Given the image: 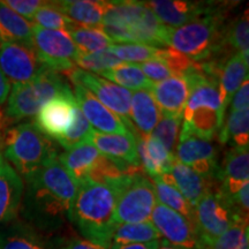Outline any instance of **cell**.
Masks as SVG:
<instances>
[{"label":"cell","instance_id":"obj_2","mask_svg":"<svg viewBox=\"0 0 249 249\" xmlns=\"http://www.w3.org/2000/svg\"><path fill=\"white\" fill-rule=\"evenodd\" d=\"M116 201V193L111 187L89 179L81 180L70 220L75 224L83 239L110 249L118 225Z\"/></svg>","mask_w":249,"mask_h":249},{"label":"cell","instance_id":"obj_6","mask_svg":"<svg viewBox=\"0 0 249 249\" xmlns=\"http://www.w3.org/2000/svg\"><path fill=\"white\" fill-rule=\"evenodd\" d=\"M70 90V85L61 74L45 67L33 80L13 85L7 98L5 119L17 123L36 116L49 101Z\"/></svg>","mask_w":249,"mask_h":249},{"label":"cell","instance_id":"obj_34","mask_svg":"<svg viewBox=\"0 0 249 249\" xmlns=\"http://www.w3.org/2000/svg\"><path fill=\"white\" fill-rule=\"evenodd\" d=\"M33 21L35 26L49 30H58L70 34L77 24L68 18L59 8L57 1H45L36 12Z\"/></svg>","mask_w":249,"mask_h":249},{"label":"cell","instance_id":"obj_3","mask_svg":"<svg viewBox=\"0 0 249 249\" xmlns=\"http://www.w3.org/2000/svg\"><path fill=\"white\" fill-rule=\"evenodd\" d=\"M28 197L42 213L59 219L71 218L79 182L54 158L26 178Z\"/></svg>","mask_w":249,"mask_h":249},{"label":"cell","instance_id":"obj_19","mask_svg":"<svg viewBox=\"0 0 249 249\" xmlns=\"http://www.w3.org/2000/svg\"><path fill=\"white\" fill-rule=\"evenodd\" d=\"M89 139L102 155L133 166L142 167L139 160L136 139L133 133L105 134L92 129Z\"/></svg>","mask_w":249,"mask_h":249},{"label":"cell","instance_id":"obj_49","mask_svg":"<svg viewBox=\"0 0 249 249\" xmlns=\"http://www.w3.org/2000/svg\"><path fill=\"white\" fill-rule=\"evenodd\" d=\"M0 44H1V42H0Z\"/></svg>","mask_w":249,"mask_h":249},{"label":"cell","instance_id":"obj_31","mask_svg":"<svg viewBox=\"0 0 249 249\" xmlns=\"http://www.w3.org/2000/svg\"><path fill=\"white\" fill-rule=\"evenodd\" d=\"M220 143H229L233 148L249 145V111H231L226 124L219 134Z\"/></svg>","mask_w":249,"mask_h":249},{"label":"cell","instance_id":"obj_25","mask_svg":"<svg viewBox=\"0 0 249 249\" xmlns=\"http://www.w3.org/2000/svg\"><path fill=\"white\" fill-rule=\"evenodd\" d=\"M101 156V152L97 150V148L92 144L88 138L76 144L75 147L59 155L58 160L64 165L65 169L73 176V178L77 182H80L81 180L87 178V176L97 163Z\"/></svg>","mask_w":249,"mask_h":249},{"label":"cell","instance_id":"obj_24","mask_svg":"<svg viewBox=\"0 0 249 249\" xmlns=\"http://www.w3.org/2000/svg\"><path fill=\"white\" fill-rule=\"evenodd\" d=\"M130 118L134 123L135 135L147 136L152 133L160 118V111L150 90H138L132 93Z\"/></svg>","mask_w":249,"mask_h":249},{"label":"cell","instance_id":"obj_40","mask_svg":"<svg viewBox=\"0 0 249 249\" xmlns=\"http://www.w3.org/2000/svg\"><path fill=\"white\" fill-rule=\"evenodd\" d=\"M91 124H89V121L86 119V117L83 116L82 112L80 111L77 104L74 108V121L71 124V126L68 128V130L60 139L57 140V142L61 145L62 148H65L66 150H70L73 147H75L76 144H79L82 141H85L86 139L89 138L90 133L92 132Z\"/></svg>","mask_w":249,"mask_h":249},{"label":"cell","instance_id":"obj_42","mask_svg":"<svg viewBox=\"0 0 249 249\" xmlns=\"http://www.w3.org/2000/svg\"><path fill=\"white\" fill-rule=\"evenodd\" d=\"M141 71H143L145 76L148 77L149 81L152 83L161 82V81L169 79V77L174 76L173 73L169 70V67L161 62L160 60L154 59V60H149L139 65Z\"/></svg>","mask_w":249,"mask_h":249},{"label":"cell","instance_id":"obj_23","mask_svg":"<svg viewBox=\"0 0 249 249\" xmlns=\"http://www.w3.org/2000/svg\"><path fill=\"white\" fill-rule=\"evenodd\" d=\"M224 114L208 107H198L182 113L183 124L180 135L213 140L224 124Z\"/></svg>","mask_w":249,"mask_h":249},{"label":"cell","instance_id":"obj_33","mask_svg":"<svg viewBox=\"0 0 249 249\" xmlns=\"http://www.w3.org/2000/svg\"><path fill=\"white\" fill-rule=\"evenodd\" d=\"M68 35L76 48L85 53H96L104 51L114 44V42L101 28L76 26Z\"/></svg>","mask_w":249,"mask_h":249},{"label":"cell","instance_id":"obj_22","mask_svg":"<svg viewBox=\"0 0 249 249\" xmlns=\"http://www.w3.org/2000/svg\"><path fill=\"white\" fill-rule=\"evenodd\" d=\"M171 174H172L178 191L192 204L193 208L197 204V202L203 196L217 192L219 189L214 183L216 180L196 173L191 167L186 166L177 160H174Z\"/></svg>","mask_w":249,"mask_h":249},{"label":"cell","instance_id":"obj_30","mask_svg":"<svg viewBox=\"0 0 249 249\" xmlns=\"http://www.w3.org/2000/svg\"><path fill=\"white\" fill-rule=\"evenodd\" d=\"M101 77L127 90H150L152 87L151 81L148 80L136 64H121L107 71H103Z\"/></svg>","mask_w":249,"mask_h":249},{"label":"cell","instance_id":"obj_29","mask_svg":"<svg viewBox=\"0 0 249 249\" xmlns=\"http://www.w3.org/2000/svg\"><path fill=\"white\" fill-rule=\"evenodd\" d=\"M160 232L150 220L143 223L119 224L112 235L110 248L132 244H148L160 240Z\"/></svg>","mask_w":249,"mask_h":249},{"label":"cell","instance_id":"obj_14","mask_svg":"<svg viewBox=\"0 0 249 249\" xmlns=\"http://www.w3.org/2000/svg\"><path fill=\"white\" fill-rule=\"evenodd\" d=\"M174 158L189 166L201 176L217 180L219 166L217 165V149L208 140L196 136L180 135L174 151Z\"/></svg>","mask_w":249,"mask_h":249},{"label":"cell","instance_id":"obj_45","mask_svg":"<svg viewBox=\"0 0 249 249\" xmlns=\"http://www.w3.org/2000/svg\"><path fill=\"white\" fill-rule=\"evenodd\" d=\"M64 249H107L102 246L93 244L83 238H76L70 241Z\"/></svg>","mask_w":249,"mask_h":249},{"label":"cell","instance_id":"obj_47","mask_svg":"<svg viewBox=\"0 0 249 249\" xmlns=\"http://www.w3.org/2000/svg\"><path fill=\"white\" fill-rule=\"evenodd\" d=\"M160 244V240L148 242V244H132V245H124L119 246V247H113L110 249H158Z\"/></svg>","mask_w":249,"mask_h":249},{"label":"cell","instance_id":"obj_35","mask_svg":"<svg viewBox=\"0 0 249 249\" xmlns=\"http://www.w3.org/2000/svg\"><path fill=\"white\" fill-rule=\"evenodd\" d=\"M116 54V57L121 61L128 62V64H143V62L154 60L158 58L160 54V48L136 44V43H124V44H113L108 48Z\"/></svg>","mask_w":249,"mask_h":249},{"label":"cell","instance_id":"obj_39","mask_svg":"<svg viewBox=\"0 0 249 249\" xmlns=\"http://www.w3.org/2000/svg\"><path fill=\"white\" fill-rule=\"evenodd\" d=\"M248 222L239 220L216 239L208 249H248Z\"/></svg>","mask_w":249,"mask_h":249},{"label":"cell","instance_id":"obj_18","mask_svg":"<svg viewBox=\"0 0 249 249\" xmlns=\"http://www.w3.org/2000/svg\"><path fill=\"white\" fill-rule=\"evenodd\" d=\"M23 180L0 152V224L17 217L23 195Z\"/></svg>","mask_w":249,"mask_h":249},{"label":"cell","instance_id":"obj_44","mask_svg":"<svg viewBox=\"0 0 249 249\" xmlns=\"http://www.w3.org/2000/svg\"><path fill=\"white\" fill-rule=\"evenodd\" d=\"M231 111L248 110L249 107V80L246 79L240 88L236 90L232 97Z\"/></svg>","mask_w":249,"mask_h":249},{"label":"cell","instance_id":"obj_12","mask_svg":"<svg viewBox=\"0 0 249 249\" xmlns=\"http://www.w3.org/2000/svg\"><path fill=\"white\" fill-rule=\"evenodd\" d=\"M150 222L169 244L186 249H203L195 226L185 217L157 202L152 210Z\"/></svg>","mask_w":249,"mask_h":249},{"label":"cell","instance_id":"obj_46","mask_svg":"<svg viewBox=\"0 0 249 249\" xmlns=\"http://www.w3.org/2000/svg\"><path fill=\"white\" fill-rule=\"evenodd\" d=\"M11 89V82H9L7 77L5 76V74L2 73V71L0 70V105H2L6 101H7Z\"/></svg>","mask_w":249,"mask_h":249},{"label":"cell","instance_id":"obj_9","mask_svg":"<svg viewBox=\"0 0 249 249\" xmlns=\"http://www.w3.org/2000/svg\"><path fill=\"white\" fill-rule=\"evenodd\" d=\"M33 46L40 62L50 70L66 75L75 68L80 50L67 33L44 29L34 24Z\"/></svg>","mask_w":249,"mask_h":249},{"label":"cell","instance_id":"obj_37","mask_svg":"<svg viewBox=\"0 0 249 249\" xmlns=\"http://www.w3.org/2000/svg\"><path fill=\"white\" fill-rule=\"evenodd\" d=\"M181 120L182 118L180 117H171L167 114L160 113V120H158L155 129L151 133V135H154L164 145L165 149L173 156L177 143H178Z\"/></svg>","mask_w":249,"mask_h":249},{"label":"cell","instance_id":"obj_13","mask_svg":"<svg viewBox=\"0 0 249 249\" xmlns=\"http://www.w3.org/2000/svg\"><path fill=\"white\" fill-rule=\"evenodd\" d=\"M75 105L76 101L71 90L55 96L40 108L34 124L46 138L57 141L73 124Z\"/></svg>","mask_w":249,"mask_h":249},{"label":"cell","instance_id":"obj_48","mask_svg":"<svg viewBox=\"0 0 249 249\" xmlns=\"http://www.w3.org/2000/svg\"><path fill=\"white\" fill-rule=\"evenodd\" d=\"M158 249H186V248H181V247H177V246H173L169 244L167 241H165L164 239H161L160 240V247Z\"/></svg>","mask_w":249,"mask_h":249},{"label":"cell","instance_id":"obj_27","mask_svg":"<svg viewBox=\"0 0 249 249\" xmlns=\"http://www.w3.org/2000/svg\"><path fill=\"white\" fill-rule=\"evenodd\" d=\"M33 23L0 1V42L33 45Z\"/></svg>","mask_w":249,"mask_h":249},{"label":"cell","instance_id":"obj_15","mask_svg":"<svg viewBox=\"0 0 249 249\" xmlns=\"http://www.w3.org/2000/svg\"><path fill=\"white\" fill-rule=\"evenodd\" d=\"M70 81L73 85V95L77 107L93 129L101 130V133L105 134H126L129 132L123 121L105 107L89 90H87L75 80L70 79Z\"/></svg>","mask_w":249,"mask_h":249},{"label":"cell","instance_id":"obj_20","mask_svg":"<svg viewBox=\"0 0 249 249\" xmlns=\"http://www.w3.org/2000/svg\"><path fill=\"white\" fill-rule=\"evenodd\" d=\"M150 92L160 113L182 118L188 99L189 87L183 76H172L161 82L152 83Z\"/></svg>","mask_w":249,"mask_h":249},{"label":"cell","instance_id":"obj_36","mask_svg":"<svg viewBox=\"0 0 249 249\" xmlns=\"http://www.w3.org/2000/svg\"><path fill=\"white\" fill-rule=\"evenodd\" d=\"M121 64L124 62L119 60L110 49L96 52V53H85V52L80 51L79 57L75 61V66L77 65L80 70H87L86 71H89V73L92 71V74H101L103 71H107Z\"/></svg>","mask_w":249,"mask_h":249},{"label":"cell","instance_id":"obj_41","mask_svg":"<svg viewBox=\"0 0 249 249\" xmlns=\"http://www.w3.org/2000/svg\"><path fill=\"white\" fill-rule=\"evenodd\" d=\"M0 249H48L36 236L24 232L1 231Z\"/></svg>","mask_w":249,"mask_h":249},{"label":"cell","instance_id":"obj_16","mask_svg":"<svg viewBox=\"0 0 249 249\" xmlns=\"http://www.w3.org/2000/svg\"><path fill=\"white\" fill-rule=\"evenodd\" d=\"M147 5L165 27L177 29L213 12L216 7L208 2L183 0H152Z\"/></svg>","mask_w":249,"mask_h":249},{"label":"cell","instance_id":"obj_17","mask_svg":"<svg viewBox=\"0 0 249 249\" xmlns=\"http://www.w3.org/2000/svg\"><path fill=\"white\" fill-rule=\"evenodd\" d=\"M249 178V152L247 148H232L226 152L225 160L219 166L217 180L220 181L219 192L225 198L236 194Z\"/></svg>","mask_w":249,"mask_h":249},{"label":"cell","instance_id":"obj_11","mask_svg":"<svg viewBox=\"0 0 249 249\" xmlns=\"http://www.w3.org/2000/svg\"><path fill=\"white\" fill-rule=\"evenodd\" d=\"M44 68L33 45L22 43L0 44V70L13 85L33 80Z\"/></svg>","mask_w":249,"mask_h":249},{"label":"cell","instance_id":"obj_26","mask_svg":"<svg viewBox=\"0 0 249 249\" xmlns=\"http://www.w3.org/2000/svg\"><path fill=\"white\" fill-rule=\"evenodd\" d=\"M105 2L96 0H65L57 1L62 13L80 27L99 28L105 13Z\"/></svg>","mask_w":249,"mask_h":249},{"label":"cell","instance_id":"obj_21","mask_svg":"<svg viewBox=\"0 0 249 249\" xmlns=\"http://www.w3.org/2000/svg\"><path fill=\"white\" fill-rule=\"evenodd\" d=\"M136 147L142 169L152 179L171 172L176 158L154 135H136Z\"/></svg>","mask_w":249,"mask_h":249},{"label":"cell","instance_id":"obj_8","mask_svg":"<svg viewBox=\"0 0 249 249\" xmlns=\"http://www.w3.org/2000/svg\"><path fill=\"white\" fill-rule=\"evenodd\" d=\"M194 214L196 232L203 249L209 248L232 224L239 220L248 222L236 213L219 189L203 196L194 207Z\"/></svg>","mask_w":249,"mask_h":249},{"label":"cell","instance_id":"obj_7","mask_svg":"<svg viewBox=\"0 0 249 249\" xmlns=\"http://www.w3.org/2000/svg\"><path fill=\"white\" fill-rule=\"evenodd\" d=\"M116 193V222L119 224L143 223L150 220L157 197L155 186L143 173L127 176L110 185Z\"/></svg>","mask_w":249,"mask_h":249},{"label":"cell","instance_id":"obj_43","mask_svg":"<svg viewBox=\"0 0 249 249\" xmlns=\"http://www.w3.org/2000/svg\"><path fill=\"white\" fill-rule=\"evenodd\" d=\"M4 2L20 17L24 18L28 21H33L36 12L44 5L45 1H40V0H6Z\"/></svg>","mask_w":249,"mask_h":249},{"label":"cell","instance_id":"obj_4","mask_svg":"<svg viewBox=\"0 0 249 249\" xmlns=\"http://www.w3.org/2000/svg\"><path fill=\"white\" fill-rule=\"evenodd\" d=\"M224 15L216 8L211 13L169 33L167 48L180 52L191 60L207 62L225 46Z\"/></svg>","mask_w":249,"mask_h":249},{"label":"cell","instance_id":"obj_1","mask_svg":"<svg viewBox=\"0 0 249 249\" xmlns=\"http://www.w3.org/2000/svg\"><path fill=\"white\" fill-rule=\"evenodd\" d=\"M101 29L114 44L136 43L161 49L167 46L171 28L165 27L147 2L135 0L105 2Z\"/></svg>","mask_w":249,"mask_h":249},{"label":"cell","instance_id":"obj_5","mask_svg":"<svg viewBox=\"0 0 249 249\" xmlns=\"http://www.w3.org/2000/svg\"><path fill=\"white\" fill-rule=\"evenodd\" d=\"M2 148L5 160L24 178L59 156L51 140L31 123L9 128L2 139Z\"/></svg>","mask_w":249,"mask_h":249},{"label":"cell","instance_id":"obj_38","mask_svg":"<svg viewBox=\"0 0 249 249\" xmlns=\"http://www.w3.org/2000/svg\"><path fill=\"white\" fill-rule=\"evenodd\" d=\"M225 42L235 50L236 53L244 55L248 60L249 53V21L248 9L233 22L225 33Z\"/></svg>","mask_w":249,"mask_h":249},{"label":"cell","instance_id":"obj_32","mask_svg":"<svg viewBox=\"0 0 249 249\" xmlns=\"http://www.w3.org/2000/svg\"><path fill=\"white\" fill-rule=\"evenodd\" d=\"M154 186L157 202L180 213L195 226L194 208L183 197V195L178 191L176 186L167 185L158 177L154 178Z\"/></svg>","mask_w":249,"mask_h":249},{"label":"cell","instance_id":"obj_28","mask_svg":"<svg viewBox=\"0 0 249 249\" xmlns=\"http://www.w3.org/2000/svg\"><path fill=\"white\" fill-rule=\"evenodd\" d=\"M248 64L244 55L234 53L223 66L219 77L220 93H222L224 107H229L236 90L240 88L242 82L248 79Z\"/></svg>","mask_w":249,"mask_h":249},{"label":"cell","instance_id":"obj_10","mask_svg":"<svg viewBox=\"0 0 249 249\" xmlns=\"http://www.w3.org/2000/svg\"><path fill=\"white\" fill-rule=\"evenodd\" d=\"M66 76L68 79L77 81L81 86L89 90L105 107L108 108L112 113L116 114L123 121L130 133L134 132L136 134L132 120H130L132 92L129 90L117 86L116 83H112L96 74L89 73V71H82L76 67L68 71Z\"/></svg>","mask_w":249,"mask_h":249}]
</instances>
